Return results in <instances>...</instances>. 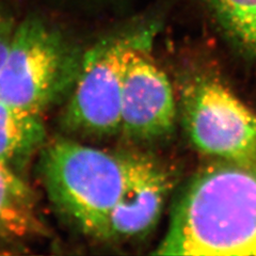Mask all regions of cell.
I'll use <instances>...</instances> for the list:
<instances>
[{"instance_id":"obj_3","label":"cell","mask_w":256,"mask_h":256,"mask_svg":"<svg viewBox=\"0 0 256 256\" xmlns=\"http://www.w3.org/2000/svg\"><path fill=\"white\" fill-rule=\"evenodd\" d=\"M76 63L60 36L40 20L15 28L0 70V100L43 116L74 84Z\"/></svg>"},{"instance_id":"obj_11","label":"cell","mask_w":256,"mask_h":256,"mask_svg":"<svg viewBox=\"0 0 256 256\" xmlns=\"http://www.w3.org/2000/svg\"><path fill=\"white\" fill-rule=\"evenodd\" d=\"M15 28L13 26V22L0 14V70H2L6 58L9 52L10 46L12 43V38Z\"/></svg>"},{"instance_id":"obj_4","label":"cell","mask_w":256,"mask_h":256,"mask_svg":"<svg viewBox=\"0 0 256 256\" xmlns=\"http://www.w3.org/2000/svg\"><path fill=\"white\" fill-rule=\"evenodd\" d=\"M150 27L102 38L84 54L63 116L70 130L92 136L120 132L125 70Z\"/></svg>"},{"instance_id":"obj_9","label":"cell","mask_w":256,"mask_h":256,"mask_svg":"<svg viewBox=\"0 0 256 256\" xmlns=\"http://www.w3.org/2000/svg\"><path fill=\"white\" fill-rule=\"evenodd\" d=\"M45 139L42 116L0 100V164H20Z\"/></svg>"},{"instance_id":"obj_1","label":"cell","mask_w":256,"mask_h":256,"mask_svg":"<svg viewBox=\"0 0 256 256\" xmlns=\"http://www.w3.org/2000/svg\"><path fill=\"white\" fill-rule=\"evenodd\" d=\"M154 253L256 255V164L218 162L196 174Z\"/></svg>"},{"instance_id":"obj_2","label":"cell","mask_w":256,"mask_h":256,"mask_svg":"<svg viewBox=\"0 0 256 256\" xmlns=\"http://www.w3.org/2000/svg\"><path fill=\"white\" fill-rule=\"evenodd\" d=\"M130 157L58 139L45 148L40 172L48 198L62 217L84 235L106 240Z\"/></svg>"},{"instance_id":"obj_10","label":"cell","mask_w":256,"mask_h":256,"mask_svg":"<svg viewBox=\"0 0 256 256\" xmlns=\"http://www.w3.org/2000/svg\"><path fill=\"white\" fill-rule=\"evenodd\" d=\"M230 38L256 56V0H204Z\"/></svg>"},{"instance_id":"obj_7","label":"cell","mask_w":256,"mask_h":256,"mask_svg":"<svg viewBox=\"0 0 256 256\" xmlns=\"http://www.w3.org/2000/svg\"><path fill=\"white\" fill-rule=\"evenodd\" d=\"M172 189L170 172L153 158L130 154L121 196L111 212L108 239L148 234L158 223Z\"/></svg>"},{"instance_id":"obj_6","label":"cell","mask_w":256,"mask_h":256,"mask_svg":"<svg viewBox=\"0 0 256 256\" xmlns=\"http://www.w3.org/2000/svg\"><path fill=\"white\" fill-rule=\"evenodd\" d=\"M155 34L152 25L134 50L124 74L120 132L134 140L164 137L173 130L178 116L172 84L153 54Z\"/></svg>"},{"instance_id":"obj_8","label":"cell","mask_w":256,"mask_h":256,"mask_svg":"<svg viewBox=\"0 0 256 256\" xmlns=\"http://www.w3.org/2000/svg\"><path fill=\"white\" fill-rule=\"evenodd\" d=\"M34 192L10 166L0 164V240L43 234Z\"/></svg>"},{"instance_id":"obj_5","label":"cell","mask_w":256,"mask_h":256,"mask_svg":"<svg viewBox=\"0 0 256 256\" xmlns=\"http://www.w3.org/2000/svg\"><path fill=\"white\" fill-rule=\"evenodd\" d=\"M190 141L218 162L256 164V114L228 86L212 78L190 82L182 95Z\"/></svg>"}]
</instances>
